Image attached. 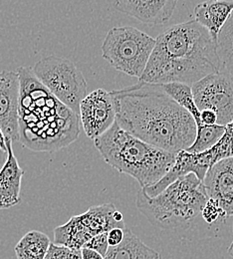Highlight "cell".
Returning <instances> with one entry per match:
<instances>
[{"mask_svg":"<svg viewBox=\"0 0 233 259\" xmlns=\"http://www.w3.org/2000/svg\"><path fill=\"white\" fill-rule=\"evenodd\" d=\"M125 228H114L108 232V241L110 246L121 244L125 238Z\"/></svg>","mask_w":233,"mask_h":259,"instance_id":"cell-24","label":"cell"},{"mask_svg":"<svg viewBox=\"0 0 233 259\" xmlns=\"http://www.w3.org/2000/svg\"><path fill=\"white\" fill-rule=\"evenodd\" d=\"M80 121L86 135L95 140L116 122V109L111 92L97 89L88 94L80 105Z\"/></svg>","mask_w":233,"mask_h":259,"instance_id":"cell-10","label":"cell"},{"mask_svg":"<svg viewBox=\"0 0 233 259\" xmlns=\"http://www.w3.org/2000/svg\"><path fill=\"white\" fill-rule=\"evenodd\" d=\"M162 87L167 94L193 116L197 124V129L201 128L204 125L201 122L200 109L196 104L191 85L183 83H168L163 84Z\"/></svg>","mask_w":233,"mask_h":259,"instance_id":"cell-18","label":"cell"},{"mask_svg":"<svg viewBox=\"0 0 233 259\" xmlns=\"http://www.w3.org/2000/svg\"><path fill=\"white\" fill-rule=\"evenodd\" d=\"M111 94L116 121L122 129L175 155L195 143L198 130L195 119L162 85L138 80L133 86Z\"/></svg>","mask_w":233,"mask_h":259,"instance_id":"cell-1","label":"cell"},{"mask_svg":"<svg viewBox=\"0 0 233 259\" xmlns=\"http://www.w3.org/2000/svg\"><path fill=\"white\" fill-rule=\"evenodd\" d=\"M0 148H2L3 150H6V138L1 128H0Z\"/></svg>","mask_w":233,"mask_h":259,"instance_id":"cell-28","label":"cell"},{"mask_svg":"<svg viewBox=\"0 0 233 259\" xmlns=\"http://www.w3.org/2000/svg\"><path fill=\"white\" fill-rule=\"evenodd\" d=\"M208 199L214 200L226 215L233 217V158L216 162L202 181Z\"/></svg>","mask_w":233,"mask_h":259,"instance_id":"cell-12","label":"cell"},{"mask_svg":"<svg viewBox=\"0 0 233 259\" xmlns=\"http://www.w3.org/2000/svg\"><path fill=\"white\" fill-rule=\"evenodd\" d=\"M233 13V0H206L195 8L196 21L217 42L218 35Z\"/></svg>","mask_w":233,"mask_h":259,"instance_id":"cell-15","label":"cell"},{"mask_svg":"<svg viewBox=\"0 0 233 259\" xmlns=\"http://www.w3.org/2000/svg\"><path fill=\"white\" fill-rule=\"evenodd\" d=\"M221 70L217 42L196 20L174 24L161 33L139 81L193 86Z\"/></svg>","mask_w":233,"mask_h":259,"instance_id":"cell-2","label":"cell"},{"mask_svg":"<svg viewBox=\"0 0 233 259\" xmlns=\"http://www.w3.org/2000/svg\"><path fill=\"white\" fill-rule=\"evenodd\" d=\"M196 104L200 112L213 111L217 125L227 126L233 121V78L221 68L192 86Z\"/></svg>","mask_w":233,"mask_h":259,"instance_id":"cell-9","label":"cell"},{"mask_svg":"<svg viewBox=\"0 0 233 259\" xmlns=\"http://www.w3.org/2000/svg\"><path fill=\"white\" fill-rule=\"evenodd\" d=\"M34 74L39 81L67 107L79 115L80 105L87 96V81L72 61L49 56L34 65Z\"/></svg>","mask_w":233,"mask_h":259,"instance_id":"cell-7","label":"cell"},{"mask_svg":"<svg viewBox=\"0 0 233 259\" xmlns=\"http://www.w3.org/2000/svg\"><path fill=\"white\" fill-rule=\"evenodd\" d=\"M125 238L117 246H110L104 259H160L161 254L144 243L131 229L125 228Z\"/></svg>","mask_w":233,"mask_h":259,"instance_id":"cell-16","label":"cell"},{"mask_svg":"<svg viewBox=\"0 0 233 259\" xmlns=\"http://www.w3.org/2000/svg\"><path fill=\"white\" fill-rule=\"evenodd\" d=\"M207 200L202 182L195 174H190L177 179L154 197L148 196L141 189L135 205L153 226L176 229L189 226L200 215Z\"/></svg>","mask_w":233,"mask_h":259,"instance_id":"cell-5","label":"cell"},{"mask_svg":"<svg viewBox=\"0 0 233 259\" xmlns=\"http://www.w3.org/2000/svg\"><path fill=\"white\" fill-rule=\"evenodd\" d=\"M201 215H202L203 220L209 225H211L219 220L226 219V215L223 212V210L212 199L207 200V202L205 203V205L201 211Z\"/></svg>","mask_w":233,"mask_h":259,"instance_id":"cell-22","label":"cell"},{"mask_svg":"<svg viewBox=\"0 0 233 259\" xmlns=\"http://www.w3.org/2000/svg\"><path fill=\"white\" fill-rule=\"evenodd\" d=\"M110 247L109 241H108V232H104L96 235L91 240H89L83 248H88L94 251H97L105 257L108 249Z\"/></svg>","mask_w":233,"mask_h":259,"instance_id":"cell-23","label":"cell"},{"mask_svg":"<svg viewBox=\"0 0 233 259\" xmlns=\"http://www.w3.org/2000/svg\"><path fill=\"white\" fill-rule=\"evenodd\" d=\"M20 81L18 72H0V128L5 138L19 141L18 107Z\"/></svg>","mask_w":233,"mask_h":259,"instance_id":"cell-11","label":"cell"},{"mask_svg":"<svg viewBox=\"0 0 233 259\" xmlns=\"http://www.w3.org/2000/svg\"><path fill=\"white\" fill-rule=\"evenodd\" d=\"M82 257L83 259H104L100 253L88 248H82Z\"/></svg>","mask_w":233,"mask_h":259,"instance_id":"cell-26","label":"cell"},{"mask_svg":"<svg viewBox=\"0 0 233 259\" xmlns=\"http://www.w3.org/2000/svg\"><path fill=\"white\" fill-rule=\"evenodd\" d=\"M45 259H83L82 249H75L65 245L51 243Z\"/></svg>","mask_w":233,"mask_h":259,"instance_id":"cell-21","label":"cell"},{"mask_svg":"<svg viewBox=\"0 0 233 259\" xmlns=\"http://www.w3.org/2000/svg\"><path fill=\"white\" fill-rule=\"evenodd\" d=\"M117 208L113 203L91 206L82 214L71 218L65 225L54 229V243L82 249L96 235L114 228H126L124 222L115 219Z\"/></svg>","mask_w":233,"mask_h":259,"instance_id":"cell-8","label":"cell"},{"mask_svg":"<svg viewBox=\"0 0 233 259\" xmlns=\"http://www.w3.org/2000/svg\"><path fill=\"white\" fill-rule=\"evenodd\" d=\"M160 259H163V257H162V256H161V258H160Z\"/></svg>","mask_w":233,"mask_h":259,"instance_id":"cell-30","label":"cell"},{"mask_svg":"<svg viewBox=\"0 0 233 259\" xmlns=\"http://www.w3.org/2000/svg\"><path fill=\"white\" fill-rule=\"evenodd\" d=\"M201 122L204 125H217V115L210 110H203L200 112Z\"/></svg>","mask_w":233,"mask_h":259,"instance_id":"cell-25","label":"cell"},{"mask_svg":"<svg viewBox=\"0 0 233 259\" xmlns=\"http://www.w3.org/2000/svg\"><path fill=\"white\" fill-rule=\"evenodd\" d=\"M217 53L221 68L233 78V13L218 35Z\"/></svg>","mask_w":233,"mask_h":259,"instance_id":"cell-19","label":"cell"},{"mask_svg":"<svg viewBox=\"0 0 233 259\" xmlns=\"http://www.w3.org/2000/svg\"><path fill=\"white\" fill-rule=\"evenodd\" d=\"M228 254H229V255L231 256V258L233 259V239L232 242H231V244H230V246L228 247Z\"/></svg>","mask_w":233,"mask_h":259,"instance_id":"cell-29","label":"cell"},{"mask_svg":"<svg viewBox=\"0 0 233 259\" xmlns=\"http://www.w3.org/2000/svg\"><path fill=\"white\" fill-rule=\"evenodd\" d=\"M177 0H115V7L136 20L153 25L166 23L172 16Z\"/></svg>","mask_w":233,"mask_h":259,"instance_id":"cell-13","label":"cell"},{"mask_svg":"<svg viewBox=\"0 0 233 259\" xmlns=\"http://www.w3.org/2000/svg\"><path fill=\"white\" fill-rule=\"evenodd\" d=\"M19 142L34 152L52 153L74 143L80 117L55 97L28 67H19Z\"/></svg>","mask_w":233,"mask_h":259,"instance_id":"cell-3","label":"cell"},{"mask_svg":"<svg viewBox=\"0 0 233 259\" xmlns=\"http://www.w3.org/2000/svg\"><path fill=\"white\" fill-rule=\"evenodd\" d=\"M8 159L0 170V209H7L21 200V182L24 176L13 152V142L6 138Z\"/></svg>","mask_w":233,"mask_h":259,"instance_id":"cell-14","label":"cell"},{"mask_svg":"<svg viewBox=\"0 0 233 259\" xmlns=\"http://www.w3.org/2000/svg\"><path fill=\"white\" fill-rule=\"evenodd\" d=\"M156 45V39L132 26L114 27L102 45L103 58L115 69L138 80Z\"/></svg>","mask_w":233,"mask_h":259,"instance_id":"cell-6","label":"cell"},{"mask_svg":"<svg viewBox=\"0 0 233 259\" xmlns=\"http://www.w3.org/2000/svg\"><path fill=\"white\" fill-rule=\"evenodd\" d=\"M50 244V239L45 233L32 230L19 240L14 251L17 259H45Z\"/></svg>","mask_w":233,"mask_h":259,"instance_id":"cell-17","label":"cell"},{"mask_svg":"<svg viewBox=\"0 0 233 259\" xmlns=\"http://www.w3.org/2000/svg\"><path fill=\"white\" fill-rule=\"evenodd\" d=\"M225 126L203 125L197 130L195 143L187 150L190 153H201L212 148L223 136Z\"/></svg>","mask_w":233,"mask_h":259,"instance_id":"cell-20","label":"cell"},{"mask_svg":"<svg viewBox=\"0 0 233 259\" xmlns=\"http://www.w3.org/2000/svg\"><path fill=\"white\" fill-rule=\"evenodd\" d=\"M7 159H8L7 150H3L2 148H0V170L4 166L5 162H7Z\"/></svg>","mask_w":233,"mask_h":259,"instance_id":"cell-27","label":"cell"},{"mask_svg":"<svg viewBox=\"0 0 233 259\" xmlns=\"http://www.w3.org/2000/svg\"><path fill=\"white\" fill-rule=\"evenodd\" d=\"M104 161L134 179L142 189L160 182L174 164L176 155L157 148L122 129L117 121L94 140Z\"/></svg>","mask_w":233,"mask_h":259,"instance_id":"cell-4","label":"cell"}]
</instances>
